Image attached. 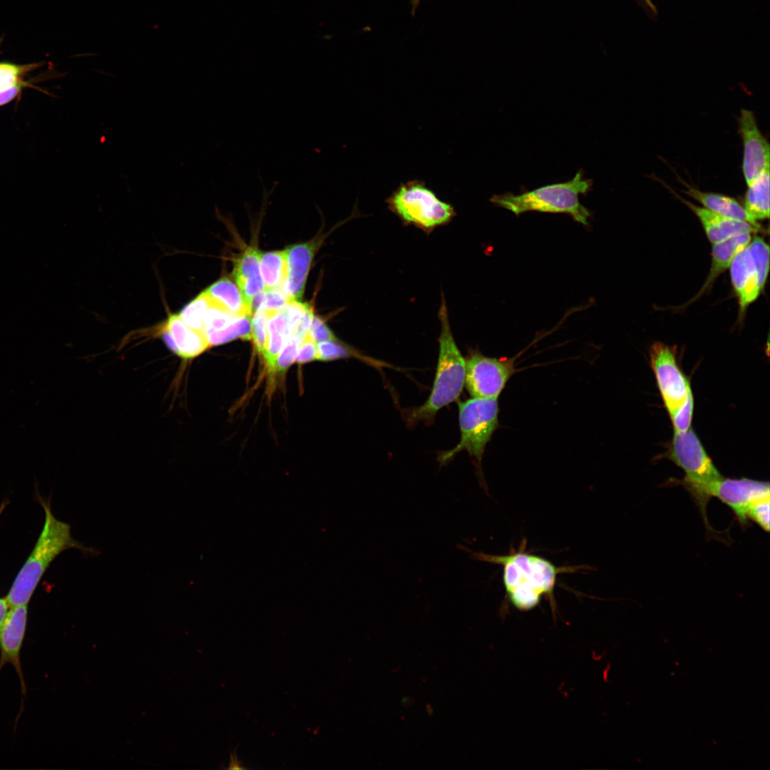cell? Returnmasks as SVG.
I'll list each match as a JSON object with an SVG mask.
<instances>
[{
	"label": "cell",
	"mask_w": 770,
	"mask_h": 770,
	"mask_svg": "<svg viewBox=\"0 0 770 770\" xmlns=\"http://www.w3.org/2000/svg\"><path fill=\"white\" fill-rule=\"evenodd\" d=\"M471 558L503 566V581L506 595L510 603L520 611L535 608L545 596L550 600L555 611L554 588L557 577L570 571V568H559L550 561L523 551L510 553L505 555H489L473 552Z\"/></svg>",
	"instance_id": "cell-1"
},
{
	"label": "cell",
	"mask_w": 770,
	"mask_h": 770,
	"mask_svg": "<svg viewBox=\"0 0 770 770\" xmlns=\"http://www.w3.org/2000/svg\"><path fill=\"white\" fill-rule=\"evenodd\" d=\"M438 316L441 333L435 378L427 400L419 406L404 411L405 421L411 428L419 422L426 426L432 424L438 411L458 399L464 386L465 359L455 342L443 298Z\"/></svg>",
	"instance_id": "cell-2"
},
{
	"label": "cell",
	"mask_w": 770,
	"mask_h": 770,
	"mask_svg": "<svg viewBox=\"0 0 770 770\" xmlns=\"http://www.w3.org/2000/svg\"><path fill=\"white\" fill-rule=\"evenodd\" d=\"M41 504L45 511L44 525L34 548L16 575L6 597L10 608L28 605L43 573L63 550L76 548L91 555L96 554L98 551L75 540L71 537L70 525L58 520L45 501L42 500Z\"/></svg>",
	"instance_id": "cell-3"
},
{
	"label": "cell",
	"mask_w": 770,
	"mask_h": 770,
	"mask_svg": "<svg viewBox=\"0 0 770 770\" xmlns=\"http://www.w3.org/2000/svg\"><path fill=\"white\" fill-rule=\"evenodd\" d=\"M592 186V180L584 179L583 172L579 170L567 182L545 185L519 195L510 192L495 195L491 202L517 216L530 211L565 213L575 221L587 225L591 213L580 202L579 195H585Z\"/></svg>",
	"instance_id": "cell-4"
},
{
	"label": "cell",
	"mask_w": 770,
	"mask_h": 770,
	"mask_svg": "<svg viewBox=\"0 0 770 770\" xmlns=\"http://www.w3.org/2000/svg\"><path fill=\"white\" fill-rule=\"evenodd\" d=\"M666 457L683 470L684 478L676 480V483L689 492L703 517L706 528L713 532L707 513V506L711 499L709 489L723 476L692 428L685 431H674Z\"/></svg>",
	"instance_id": "cell-5"
},
{
	"label": "cell",
	"mask_w": 770,
	"mask_h": 770,
	"mask_svg": "<svg viewBox=\"0 0 770 770\" xmlns=\"http://www.w3.org/2000/svg\"><path fill=\"white\" fill-rule=\"evenodd\" d=\"M458 406L460 441L452 449L439 453L437 460L442 466L465 451L473 459L483 481L482 458L487 444L499 427L498 399L472 397L458 401Z\"/></svg>",
	"instance_id": "cell-6"
},
{
	"label": "cell",
	"mask_w": 770,
	"mask_h": 770,
	"mask_svg": "<svg viewBox=\"0 0 770 770\" xmlns=\"http://www.w3.org/2000/svg\"><path fill=\"white\" fill-rule=\"evenodd\" d=\"M389 208L405 223L431 229L448 222L456 215L452 205L437 197L424 182L402 183L387 199Z\"/></svg>",
	"instance_id": "cell-7"
},
{
	"label": "cell",
	"mask_w": 770,
	"mask_h": 770,
	"mask_svg": "<svg viewBox=\"0 0 770 770\" xmlns=\"http://www.w3.org/2000/svg\"><path fill=\"white\" fill-rule=\"evenodd\" d=\"M465 359V383L471 397L498 399L510 377L518 371L515 358H494L471 349Z\"/></svg>",
	"instance_id": "cell-8"
},
{
	"label": "cell",
	"mask_w": 770,
	"mask_h": 770,
	"mask_svg": "<svg viewBox=\"0 0 770 770\" xmlns=\"http://www.w3.org/2000/svg\"><path fill=\"white\" fill-rule=\"evenodd\" d=\"M650 358L664 407L670 417L692 393L689 379L679 366L676 346L655 342L650 348Z\"/></svg>",
	"instance_id": "cell-9"
},
{
	"label": "cell",
	"mask_w": 770,
	"mask_h": 770,
	"mask_svg": "<svg viewBox=\"0 0 770 770\" xmlns=\"http://www.w3.org/2000/svg\"><path fill=\"white\" fill-rule=\"evenodd\" d=\"M769 491L767 481L722 477L712 484L709 496L729 507L739 524L745 527L749 523L747 512L750 506L758 500L770 497Z\"/></svg>",
	"instance_id": "cell-10"
},
{
	"label": "cell",
	"mask_w": 770,
	"mask_h": 770,
	"mask_svg": "<svg viewBox=\"0 0 770 770\" xmlns=\"http://www.w3.org/2000/svg\"><path fill=\"white\" fill-rule=\"evenodd\" d=\"M738 123L744 148L742 171L748 185L769 167L770 147L751 111L741 109Z\"/></svg>",
	"instance_id": "cell-11"
},
{
	"label": "cell",
	"mask_w": 770,
	"mask_h": 770,
	"mask_svg": "<svg viewBox=\"0 0 770 770\" xmlns=\"http://www.w3.org/2000/svg\"><path fill=\"white\" fill-rule=\"evenodd\" d=\"M155 332L167 348L183 361L193 359L210 347L205 334L185 324L178 313L170 314Z\"/></svg>",
	"instance_id": "cell-12"
},
{
	"label": "cell",
	"mask_w": 770,
	"mask_h": 770,
	"mask_svg": "<svg viewBox=\"0 0 770 770\" xmlns=\"http://www.w3.org/2000/svg\"><path fill=\"white\" fill-rule=\"evenodd\" d=\"M27 616V605L12 607L0 627V672L6 664H11L19 676L24 693L26 692V684L20 652L26 629Z\"/></svg>",
	"instance_id": "cell-13"
},
{
	"label": "cell",
	"mask_w": 770,
	"mask_h": 770,
	"mask_svg": "<svg viewBox=\"0 0 770 770\" xmlns=\"http://www.w3.org/2000/svg\"><path fill=\"white\" fill-rule=\"evenodd\" d=\"M729 269L741 317L759 297L766 281L761 277L747 246L736 255Z\"/></svg>",
	"instance_id": "cell-14"
},
{
	"label": "cell",
	"mask_w": 770,
	"mask_h": 770,
	"mask_svg": "<svg viewBox=\"0 0 770 770\" xmlns=\"http://www.w3.org/2000/svg\"><path fill=\"white\" fill-rule=\"evenodd\" d=\"M319 240L297 244L286 249L287 274L282 290L291 302L302 299L308 272Z\"/></svg>",
	"instance_id": "cell-15"
},
{
	"label": "cell",
	"mask_w": 770,
	"mask_h": 770,
	"mask_svg": "<svg viewBox=\"0 0 770 770\" xmlns=\"http://www.w3.org/2000/svg\"><path fill=\"white\" fill-rule=\"evenodd\" d=\"M671 191L677 199L688 207L698 217L707 239L712 245L722 242L740 233H754L761 229L747 222L716 214L702 206L696 205L692 202L684 200L674 191Z\"/></svg>",
	"instance_id": "cell-16"
},
{
	"label": "cell",
	"mask_w": 770,
	"mask_h": 770,
	"mask_svg": "<svg viewBox=\"0 0 770 770\" xmlns=\"http://www.w3.org/2000/svg\"><path fill=\"white\" fill-rule=\"evenodd\" d=\"M751 234L740 233L712 245V261L708 275L699 291L690 302H694L712 287L719 275L729 268L736 255L748 245L751 240Z\"/></svg>",
	"instance_id": "cell-17"
},
{
	"label": "cell",
	"mask_w": 770,
	"mask_h": 770,
	"mask_svg": "<svg viewBox=\"0 0 770 770\" xmlns=\"http://www.w3.org/2000/svg\"><path fill=\"white\" fill-rule=\"evenodd\" d=\"M260 256L259 250L249 247L234 264L233 277L250 307L253 297L264 289L260 267Z\"/></svg>",
	"instance_id": "cell-18"
},
{
	"label": "cell",
	"mask_w": 770,
	"mask_h": 770,
	"mask_svg": "<svg viewBox=\"0 0 770 770\" xmlns=\"http://www.w3.org/2000/svg\"><path fill=\"white\" fill-rule=\"evenodd\" d=\"M686 195L699 202L702 207L719 215L747 222L760 227L758 222L748 214L743 205L736 199L720 193L702 191L685 182H682Z\"/></svg>",
	"instance_id": "cell-19"
},
{
	"label": "cell",
	"mask_w": 770,
	"mask_h": 770,
	"mask_svg": "<svg viewBox=\"0 0 770 770\" xmlns=\"http://www.w3.org/2000/svg\"><path fill=\"white\" fill-rule=\"evenodd\" d=\"M267 312V339L262 356L266 364L267 372L272 377L275 376V366L279 352L293 331L286 306L278 310Z\"/></svg>",
	"instance_id": "cell-20"
},
{
	"label": "cell",
	"mask_w": 770,
	"mask_h": 770,
	"mask_svg": "<svg viewBox=\"0 0 770 770\" xmlns=\"http://www.w3.org/2000/svg\"><path fill=\"white\" fill-rule=\"evenodd\" d=\"M41 65L39 63L16 64L0 61V106L14 101L25 88L31 86L27 76Z\"/></svg>",
	"instance_id": "cell-21"
},
{
	"label": "cell",
	"mask_w": 770,
	"mask_h": 770,
	"mask_svg": "<svg viewBox=\"0 0 770 770\" xmlns=\"http://www.w3.org/2000/svg\"><path fill=\"white\" fill-rule=\"evenodd\" d=\"M769 178L768 167L747 185L743 206L756 222L769 217Z\"/></svg>",
	"instance_id": "cell-22"
},
{
	"label": "cell",
	"mask_w": 770,
	"mask_h": 770,
	"mask_svg": "<svg viewBox=\"0 0 770 770\" xmlns=\"http://www.w3.org/2000/svg\"><path fill=\"white\" fill-rule=\"evenodd\" d=\"M205 290L219 306L228 312L238 317L252 315L239 287L230 279L221 278Z\"/></svg>",
	"instance_id": "cell-23"
},
{
	"label": "cell",
	"mask_w": 770,
	"mask_h": 770,
	"mask_svg": "<svg viewBox=\"0 0 770 770\" xmlns=\"http://www.w3.org/2000/svg\"><path fill=\"white\" fill-rule=\"evenodd\" d=\"M260 267L264 289H282L287 274V252H261Z\"/></svg>",
	"instance_id": "cell-24"
},
{
	"label": "cell",
	"mask_w": 770,
	"mask_h": 770,
	"mask_svg": "<svg viewBox=\"0 0 770 770\" xmlns=\"http://www.w3.org/2000/svg\"><path fill=\"white\" fill-rule=\"evenodd\" d=\"M251 318L252 315L238 317L228 327L207 335V339L210 346L225 344L237 338L250 340Z\"/></svg>",
	"instance_id": "cell-25"
},
{
	"label": "cell",
	"mask_w": 770,
	"mask_h": 770,
	"mask_svg": "<svg viewBox=\"0 0 770 770\" xmlns=\"http://www.w3.org/2000/svg\"><path fill=\"white\" fill-rule=\"evenodd\" d=\"M210 303L211 298L205 289L188 302L178 314L185 324L202 332L203 317Z\"/></svg>",
	"instance_id": "cell-26"
},
{
	"label": "cell",
	"mask_w": 770,
	"mask_h": 770,
	"mask_svg": "<svg viewBox=\"0 0 770 770\" xmlns=\"http://www.w3.org/2000/svg\"><path fill=\"white\" fill-rule=\"evenodd\" d=\"M237 317L222 308L211 298V303L202 320V333L207 338V335L228 327Z\"/></svg>",
	"instance_id": "cell-27"
},
{
	"label": "cell",
	"mask_w": 770,
	"mask_h": 770,
	"mask_svg": "<svg viewBox=\"0 0 770 770\" xmlns=\"http://www.w3.org/2000/svg\"><path fill=\"white\" fill-rule=\"evenodd\" d=\"M290 302L282 289H263L253 297L250 307L253 314L259 310H278Z\"/></svg>",
	"instance_id": "cell-28"
},
{
	"label": "cell",
	"mask_w": 770,
	"mask_h": 770,
	"mask_svg": "<svg viewBox=\"0 0 770 770\" xmlns=\"http://www.w3.org/2000/svg\"><path fill=\"white\" fill-rule=\"evenodd\" d=\"M268 312L259 310L254 312L251 318V339L256 351L262 356L267 339Z\"/></svg>",
	"instance_id": "cell-29"
},
{
	"label": "cell",
	"mask_w": 770,
	"mask_h": 770,
	"mask_svg": "<svg viewBox=\"0 0 770 770\" xmlns=\"http://www.w3.org/2000/svg\"><path fill=\"white\" fill-rule=\"evenodd\" d=\"M302 340L295 334L290 335L286 340L278 356L275 375H284L289 366L295 361L299 344Z\"/></svg>",
	"instance_id": "cell-30"
},
{
	"label": "cell",
	"mask_w": 770,
	"mask_h": 770,
	"mask_svg": "<svg viewBox=\"0 0 770 770\" xmlns=\"http://www.w3.org/2000/svg\"><path fill=\"white\" fill-rule=\"evenodd\" d=\"M694 406V400L692 393L684 404L670 416L674 431H685L691 428Z\"/></svg>",
	"instance_id": "cell-31"
},
{
	"label": "cell",
	"mask_w": 770,
	"mask_h": 770,
	"mask_svg": "<svg viewBox=\"0 0 770 770\" xmlns=\"http://www.w3.org/2000/svg\"><path fill=\"white\" fill-rule=\"evenodd\" d=\"M770 497L755 501L747 512L748 520H752L766 532L769 530Z\"/></svg>",
	"instance_id": "cell-32"
},
{
	"label": "cell",
	"mask_w": 770,
	"mask_h": 770,
	"mask_svg": "<svg viewBox=\"0 0 770 770\" xmlns=\"http://www.w3.org/2000/svg\"><path fill=\"white\" fill-rule=\"evenodd\" d=\"M308 334L317 343L337 340L325 322L315 316L313 317Z\"/></svg>",
	"instance_id": "cell-33"
},
{
	"label": "cell",
	"mask_w": 770,
	"mask_h": 770,
	"mask_svg": "<svg viewBox=\"0 0 770 770\" xmlns=\"http://www.w3.org/2000/svg\"><path fill=\"white\" fill-rule=\"evenodd\" d=\"M317 344L307 333L299 344L295 361L303 364L317 359Z\"/></svg>",
	"instance_id": "cell-34"
},
{
	"label": "cell",
	"mask_w": 770,
	"mask_h": 770,
	"mask_svg": "<svg viewBox=\"0 0 770 770\" xmlns=\"http://www.w3.org/2000/svg\"><path fill=\"white\" fill-rule=\"evenodd\" d=\"M314 316L313 309L308 304L292 334L302 340L309 332Z\"/></svg>",
	"instance_id": "cell-35"
},
{
	"label": "cell",
	"mask_w": 770,
	"mask_h": 770,
	"mask_svg": "<svg viewBox=\"0 0 770 770\" xmlns=\"http://www.w3.org/2000/svg\"><path fill=\"white\" fill-rule=\"evenodd\" d=\"M10 608L6 598H0V627L3 625Z\"/></svg>",
	"instance_id": "cell-36"
},
{
	"label": "cell",
	"mask_w": 770,
	"mask_h": 770,
	"mask_svg": "<svg viewBox=\"0 0 770 770\" xmlns=\"http://www.w3.org/2000/svg\"><path fill=\"white\" fill-rule=\"evenodd\" d=\"M639 2L640 5L644 6V8L647 11H650L651 14L657 15V10L654 4L652 3V0H639Z\"/></svg>",
	"instance_id": "cell-37"
},
{
	"label": "cell",
	"mask_w": 770,
	"mask_h": 770,
	"mask_svg": "<svg viewBox=\"0 0 770 770\" xmlns=\"http://www.w3.org/2000/svg\"><path fill=\"white\" fill-rule=\"evenodd\" d=\"M230 758H231V761H230V765L228 767V769H244V767L241 766L240 762L237 759V756H236V754L235 753L234 754L233 753L230 754Z\"/></svg>",
	"instance_id": "cell-38"
},
{
	"label": "cell",
	"mask_w": 770,
	"mask_h": 770,
	"mask_svg": "<svg viewBox=\"0 0 770 770\" xmlns=\"http://www.w3.org/2000/svg\"><path fill=\"white\" fill-rule=\"evenodd\" d=\"M426 710H427V713H428V714L429 715L432 714V713H433V709H432V707H431V706H430L429 704H428V705H427V707H426Z\"/></svg>",
	"instance_id": "cell-39"
}]
</instances>
